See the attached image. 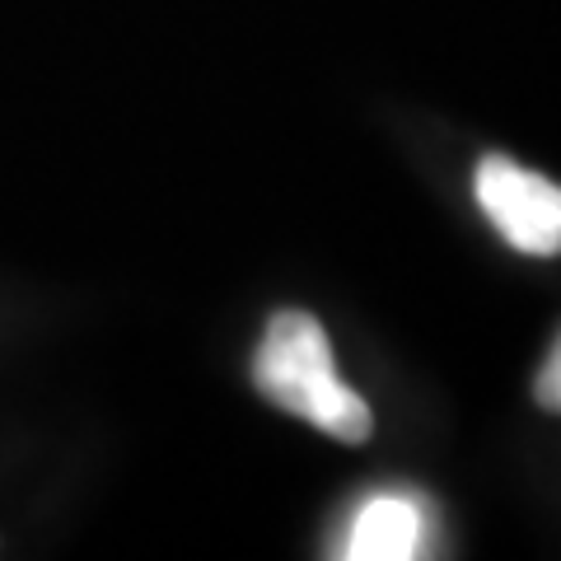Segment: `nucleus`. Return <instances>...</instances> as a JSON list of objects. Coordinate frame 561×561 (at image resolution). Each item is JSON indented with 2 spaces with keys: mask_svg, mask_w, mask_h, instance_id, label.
<instances>
[{
  "mask_svg": "<svg viewBox=\"0 0 561 561\" xmlns=\"http://www.w3.org/2000/svg\"><path fill=\"white\" fill-rule=\"evenodd\" d=\"M253 383L267 402L309 421L313 431H323L342 445H360L375 431L365 398L337 375L323 323L305 309H280L267 323L253 356Z\"/></svg>",
  "mask_w": 561,
  "mask_h": 561,
  "instance_id": "nucleus-1",
  "label": "nucleus"
},
{
  "mask_svg": "<svg viewBox=\"0 0 561 561\" xmlns=\"http://www.w3.org/2000/svg\"><path fill=\"white\" fill-rule=\"evenodd\" d=\"M472 197L511 249L529 257L561 253V183L505 160V154H486L472 173Z\"/></svg>",
  "mask_w": 561,
  "mask_h": 561,
  "instance_id": "nucleus-2",
  "label": "nucleus"
},
{
  "mask_svg": "<svg viewBox=\"0 0 561 561\" xmlns=\"http://www.w3.org/2000/svg\"><path fill=\"white\" fill-rule=\"evenodd\" d=\"M435 548V511L426 496L383 486L356 501L337 557L346 561H412Z\"/></svg>",
  "mask_w": 561,
  "mask_h": 561,
  "instance_id": "nucleus-3",
  "label": "nucleus"
},
{
  "mask_svg": "<svg viewBox=\"0 0 561 561\" xmlns=\"http://www.w3.org/2000/svg\"><path fill=\"white\" fill-rule=\"evenodd\" d=\"M534 398H538L548 412L561 416V332H557L548 360H542V370H538V379H534Z\"/></svg>",
  "mask_w": 561,
  "mask_h": 561,
  "instance_id": "nucleus-4",
  "label": "nucleus"
}]
</instances>
